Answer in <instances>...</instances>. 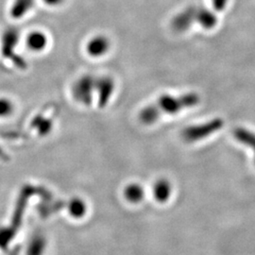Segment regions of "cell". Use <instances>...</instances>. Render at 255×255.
Wrapping results in <instances>:
<instances>
[{
  "label": "cell",
  "instance_id": "6da1fadb",
  "mask_svg": "<svg viewBox=\"0 0 255 255\" xmlns=\"http://www.w3.org/2000/svg\"><path fill=\"white\" fill-rule=\"evenodd\" d=\"M201 101L197 93H188L180 97L163 95L153 104L141 110L139 119L145 125H152L163 117V115H175L181 111L198 105Z\"/></svg>",
  "mask_w": 255,
  "mask_h": 255
},
{
  "label": "cell",
  "instance_id": "9a60e30c",
  "mask_svg": "<svg viewBox=\"0 0 255 255\" xmlns=\"http://www.w3.org/2000/svg\"><path fill=\"white\" fill-rule=\"evenodd\" d=\"M71 212L74 215H81L84 211V204L82 201L76 199L71 202Z\"/></svg>",
  "mask_w": 255,
  "mask_h": 255
},
{
  "label": "cell",
  "instance_id": "4fadbf2b",
  "mask_svg": "<svg viewBox=\"0 0 255 255\" xmlns=\"http://www.w3.org/2000/svg\"><path fill=\"white\" fill-rule=\"evenodd\" d=\"M195 19L201 24V26L207 29L213 28L217 24L216 16L207 10H200L195 14Z\"/></svg>",
  "mask_w": 255,
  "mask_h": 255
},
{
  "label": "cell",
  "instance_id": "52a82bcc",
  "mask_svg": "<svg viewBox=\"0 0 255 255\" xmlns=\"http://www.w3.org/2000/svg\"><path fill=\"white\" fill-rule=\"evenodd\" d=\"M195 20V10L189 9L178 14L172 21V27L175 31H184L191 26L192 22Z\"/></svg>",
  "mask_w": 255,
  "mask_h": 255
},
{
  "label": "cell",
  "instance_id": "277c9868",
  "mask_svg": "<svg viewBox=\"0 0 255 255\" xmlns=\"http://www.w3.org/2000/svg\"><path fill=\"white\" fill-rule=\"evenodd\" d=\"M116 83L114 79L108 76H102L97 78V84H96V94H98V101L99 106L102 108L105 107L115 92Z\"/></svg>",
  "mask_w": 255,
  "mask_h": 255
},
{
  "label": "cell",
  "instance_id": "30bf717a",
  "mask_svg": "<svg viewBox=\"0 0 255 255\" xmlns=\"http://www.w3.org/2000/svg\"><path fill=\"white\" fill-rule=\"evenodd\" d=\"M18 39L19 31L14 27L9 28L4 32L2 38V46L5 54L9 55L10 53V49L14 48L17 45Z\"/></svg>",
  "mask_w": 255,
  "mask_h": 255
},
{
  "label": "cell",
  "instance_id": "5b68a950",
  "mask_svg": "<svg viewBox=\"0 0 255 255\" xmlns=\"http://www.w3.org/2000/svg\"><path fill=\"white\" fill-rule=\"evenodd\" d=\"M111 48L109 38L104 35H96L91 38L85 46L88 56L93 58H101L108 53Z\"/></svg>",
  "mask_w": 255,
  "mask_h": 255
},
{
  "label": "cell",
  "instance_id": "8992f818",
  "mask_svg": "<svg viewBox=\"0 0 255 255\" xmlns=\"http://www.w3.org/2000/svg\"><path fill=\"white\" fill-rule=\"evenodd\" d=\"M48 44L47 36L42 31H32L27 36L26 45L27 48L33 52L44 51Z\"/></svg>",
  "mask_w": 255,
  "mask_h": 255
},
{
  "label": "cell",
  "instance_id": "9c48e42d",
  "mask_svg": "<svg viewBox=\"0 0 255 255\" xmlns=\"http://www.w3.org/2000/svg\"><path fill=\"white\" fill-rule=\"evenodd\" d=\"M34 0H14L10 7V16L12 18H22L27 12L32 9Z\"/></svg>",
  "mask_w": 255,
  "mask_h": 255
},
{
  "label": "cell",
  "instance_id": "5bb4252c",
  "mask_svg": "<svg viewBox=\"0 0 255 255\" xmlns=\"http://www.w3.org/2000/svg\"><path fill=\"white\" fill-rule=\"evenodd\" d=\"M14 111L13 102L7 98H0V119H7Z\"/></svg>",
  "mask_w": 255,
  "mask_h": 255
},
{
  "label": "cell",
  "instance_id": "3957f363",
  "mask_svg": "<svg viewBox=\"0 0 255 255\" xmlns=\"http://www.w3.org/2000/svg\"><path fill=\"white\" fill-rule=\"evenodd\" d=\"M224 126V122L221 119H214L208 122L185 128L182 132V139L188 143L198 142L206 137L212 135L213 133L219 131Z\"/></svg>",
  "mask_w": 255,
  "mask_h": 255
},
{
  "label": "cell",
  "instance_id": "ba28073f",
  "mask_svg": "<svg viewBox=\"0 0 255 255\" xmlns=\"http://www.w3.org/2000/svg\"><path fill=\"white\" fill-rule=\"evenodd\" d=\"M155 200L164 203L169 200L171 196V184L165 179H160L155 182L153 186Z\"/></svg>",
  "mask_w": 255,
  "mask_h": 255
},
{
  "label": "cell",
  "instance_id": "2e32d148",
  "mask_svg": "<svg viewBox=\"0 0 255 255\" xmlns=\"http://www.w3.org/2000/svg\"><path fill=\"white\" fill-rule=\"evenodd\" d=\"M43 1L46 3V5L53 6V7L59 6L64 2V0H43Z\"/></svg>",
  "mask_w": 255,
  "mask_h": 255
},
{
  "label": "cell",
  "instance_id": "7a4b0ae2",
  "mask_svg": "<svg viewBox=\"0 0 255 255\" xmlns=\"http://www.w3.org/2000/svg\"><path fill=\"white\" fill-rule=\"evenodd\" d=\"M97 77L84 75L74 82L72 96L74 100L84 106L91 105L96 94Z\"/></svg>",
  "mask_w": 255,
  "mask_h": 255
},
{
  "label": "cell",
  "instance_id": "7c38bea8",
  "mask_svg": "<svg viewBox=\"0 0 255 255\" xmlns=\"http://www.w3.org/2000/svg\"><path fill=\"white\" fill-rule=\"evenodd\" d=\"M124 195L126 200L130 202H139L142 201L145 195L144 188L138 183H131L126 186L124 190Z\"/></svg>",
  "mask_w": 255,
  "mask_h": 255
},
{
  "label": "cell",
  "instance_id": "8fae6325",
  "mask_svg": "<svg viewBox=\"0 0 255 255\" xmlns=\"http://www.w3.org/2000/svg\"><path fill=\"white\" fill-rule=\"evenodd\" d=\"M234 136L238 142L252 147L255 150V133L245 128H237L234 129Z\"/></svg>",
  "mask_w": 255,
  "mask_h": 255
}]
</instances>
